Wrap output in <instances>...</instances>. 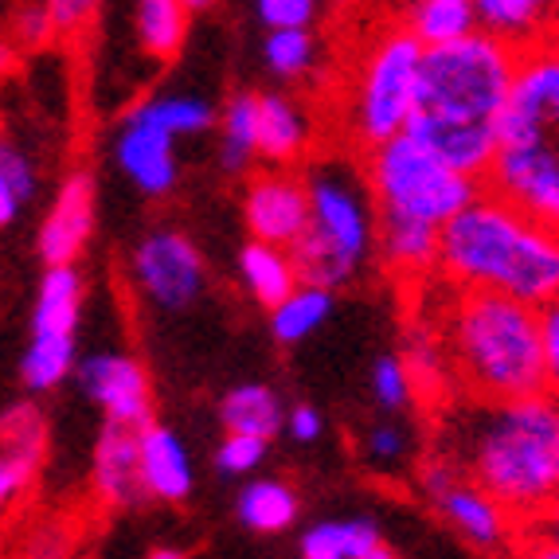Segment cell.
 <instances>
[{
  "instance_id": "cell-4",
  "label": "cell",
  "mask_w": 559,
  "mask_h": 559,
  "mask_svg": "<svg viewBox=\"0 0 559 559\" xmlns=\"http://www.w3.org/2000/svg\"><path fill=\"white\" fill-rule=\"evenodd\" d=\"M439 278L493 289L524 306L559 298V231L481 188L439 231Z\"/></svg>"
},
{
  "instance_id": "cell-9",
  "label": "cell",
  "mask_w": 559,
  "mask_h": 559,
  "mask_svg": "<svg viewBox=\"0 0 559 559\" xmlns=\"http://www.w3.org/2000/svg\"><path fill=\"white\" fill-rule=\"evenodd\" d=\"M83 325V274L79 266H44L28 321V345L20 353V383L47 395L71 380L79 364Z\"/></svg>"
},
{
  "instance_id": "cell-7",
  "label": "cell",
  "mask_w": 559,
  "mask_h": 559,
  "mask_svg": "<svg viewBox=\"0 0 559 559\" xmlns=\"http://www.w3.org/2000/svg\"><path fill=\"white\" fill-rule=\"evenodd\" d=\"M427 47L411 36L403 20L376 24L364 36L353 67H348L345 86V114L341 130L353 153H364L395 138L407 126L411 98H415V79Z\"/></svg>"
},
{
  "instance_id": "cell-25",
  "label": "cell",
  "mask_w": 559,
  "mask_h": 559,
  "mask_svg": "<svg viewBox=\"0 0 559 559\" xmlns=\"http://www.w3.org/2000/svg\"><path fill=\"white\" fill-rule=\"evenodd\" d=\"M259 160V94H235L224 110V145L219 165L227 177H247Z\"/></svg>"
},
{
  "instance_id": "cell-19",
  "label": "cell",
  "mask_w": 559,
  "mask_h": 559,
  "mask_svg": "<svg viewBox=\"0 0 559 559\" xmlns=\"http://www.w3.org/2000/svg\"><path fill=\"white\" fill-rule=\"evenodd\" d=\"M313 126L306 110L286 94H259V160L271 168L298 165L309 150Z\"/></svg>"
},
{
  "instance_id": "cell-16",
  "label": "cell",
  "mask_w": 559,
  "mask_h": 559,
  "mask_svg": "<svg viewBox=\"0 0 559 559\" xmlns=\"http://www.w3.org/2000/svg\"><path fill=\"white\" fill-rule=\"evenodd\" d=\"M138 469L145 501L180 504L192 493V457L177 439V430L165 423L153 419L138 430Z\"/></svg>"
},
{
  "instance_id": "cell-35",
  "label": "cell",
  "mask_w": 559,
  "mask_h": 559,
  "mask_svg": "<svg viewBox=\"0 0 559 559\" xmlns=\"http://www.w3.org/2000/svg\"><path fill=\"white\" fill-rule=\"evenodd\" d=\"M262 28H309L318 16V0H254Z\"/></svg>"
},
{
  "instance_id": "cell-28",
  "label": "cell",
  "mask_w": 559,
  "mask_h": 559,
  "mask_svg": "<svg viewBox=\"0 0 559 559\" xmlns=\"http://www.w3.org/2000/svg\"><path fill=\"white\" fill-rule=\"evenodd\" d=\"M383 544L372 521H321L301 536V559H364Z\"/></svg>"
},
{
  "instance_id": "cell-34",
  "label": "cell",
  "mask_w": 559,
  "mask_h": 559,
  "mask_svg": "<svg viewBox=\"0 0 559 559\" xmlns=\"http://www.w3.org/2000/svg\"><path fill=\"white\" fill-rule=\"evenodd\" d=\"M262 457H266V442L251 439V435H227L215 450V469H224L231 477L251 474V469L262 466Z\"/></svg>"
},
{
  "instance_id": "cell-2",
  "label": "cell",
  "mask_w": 559,
  "mask_h": 559,
  "mask_svg": "<svg viewBox=\"0 0 559 559\" xmlns=\"http://www.w3.org/2000/svg\"><path fill=\"white\" fill-rule=\"evenodd\" d=\"M521 47L489 32L427 47L403 133L466 177L485 180L497 153L501 114L513 91Z\"/></svg>"
},
{
  "instance_id": "cell-1",
  "label": "cell",
  "mask_w": 559,
  "mask_h": 559,
  "mask_svg": "<svg viewBox=\"0 0 559 559\" xmlns=\"http://www.w3.org/2000/svg\"><path fill=\"white\" fill-rule=\"evenodd\" d=\"M435 419V454L493 497L516 528H532L559 493V400L528 392L513 400L454 395Z\"/></svg>"
},
{
  "instance_id": "cell-46",
  "label": "cell",
  "mask_w": 559,
  "mask_h": 559,
  "mask_svg": "<svg viewBox=\"0 0 559 559\" xmlns=\"http://www.w3.org/2000/svg\"><path fill=\"white\" fill-rule=\"evenodd\" d=\"M364 559H400V556H395V551L388 548V544H376V548L368 551V556H364Z\"/></svg>"
},
{
  "instance_id": "cell-10",
  "label": "cell",
  "mask_w": 559,
  "mask_h": 559,
  "mask_svg": "<svg viewBox=\"0 0 559 559\" xmlns=\"http://www.w3.org/2000/svg\"><path fill=\"white\" fill-rule=\"evenodd\" d=\"M133 286L157 309H185L204 294V254L185 231L157 227L133 247L130 259Z\"/></svg>"
},
{
  "instance_id": "cell-21",
  "label": "cell",
  "mask_w": 559,
  "mask_h": 559,
  "mask_svg": "<svg viewBox=\"0 0 559 559\" xmlns=\"http://www.w3.org/2000/svg\"><path fill=\"white\" fill-rule=\"evenodd\" d=\"M403 364H407L411 383H415V400H427L430 407H442V403L457 395L439 336L430 333L419 318L411 321V329H407V353H403Z\"/></svg>"
},
{
  "instance_id": "cell-37",
  "label": "cell",
  "mask_w": 559,
  "mask_h": 559,
  "mask_svg": "<svg viewBox=\"0 0 559 559\" xmlns=\"http://www.w3.org/2000/svg\"><path fill=\"white\" fill-rule=\"evenodd\" d=\"M540 348H544V392L559 400V298L540 306Z\"/></svg>"
},
{
  "instance_id": "cell-26",
  "label": "cell",
  "mask_w": 559,
  "mask_h": 559,
  "mask_svg": "<svg viewBox=\"0 0 559 559\" xmlns=\"http://www.w3.org/2000/svg\"><path fill=\"white\" fill-rule=\"evenodd\" d=\"M188 16L192 12L180 0H138L133 9V28H138V44L150 51L153 59H173L188 39Z\"/></svg>"
},
{
  "instance_id": "cell-39",
  "label": "cell",
  "mask_w": 559,
  "mask_h": 559,
  "mask_svg": "<svg viewBox=\"0 0 559 559\" xmlns=\"http://www.w3.org/2000/svg\"><path fill=\"white\" fill-rule=\"evenodd\" d=\"M407 454V435L395 423H380L368 430V457L372 462H400Z\"/></svg>"
},
{
  "instance_id": "cell-6",
  "label": "cell",
  "mask_w": 559,
  "mask_h": 559,
  "mask_svg": "<svg viewBox=\"0 0 559 559\" xmlns=\"http://www.w3.org/2000/svg\"><path fill=\"white\" fill-rule=\"evenodd\" d=\"M309 227L289 247L298 282L336 289L353 282L376 254V207L360 173V153L313 160L301 173Z\"/></svg>"
},
{
  "instance_id": "cell-49",
  "label": "cell",
  "mask_w": 559,
  "mask_h": 559,
  "mask_svg": "<svg viewBox=\"0 0 559 559\" xmlns=\"http://www.w3.org/2000/svg\"><path fill=\"white\" fill-rule=\"evenodd\" d=\"M548 36L559 39V0H551V28H548Z\"/></svg>"
},
{
  "instance_id": "cell-5",
  "label": "cell",
  "mask_w": 559,
  "mask_h": 559,
  "mask_svg": "<svg viewBox=\"0 0 559 559\" xmlns=\"http://www.w3.org/2000/svg\"><path fill=\"white\" fill-rule=\"evenodd\" d=\"M485 188L559 231V39L521 47Z\"/></svg>"
},
{
  "instance_id": "cell-44",
  "label": "cell",
  "mask_w": 559,
  "mask_h": 559,
  "mask_svg": "<svg viewBox=\"0 0 559 559\" xmlns=\"http://www.w3.org/2000/svg\"><path fill=\"white\" fill-rule=\"evenodd\" d=\"M24 200H20V192L16 188H12V180L4 177V168H0V231H4V227H12L20 219V212H24Z\"/></svg>"
},
{
  "instance_id": "cell-30",
  "label": "cell",
  "mask_w": 559,
  "mask_h": 559,
  "mask_svg": "<svg viewBox=\"0 0 559 559\" xmlns=\"http://www.w3.org/2000/svg\"><path fill=\"white\" fill-rule=\"evenodd\" d=\"M262 59L282 83H301L318 67V39L309 28H274L262 39Z\"/></svg>"
},
{
  "instance_id": "cell-48",
  "label": "cell",
  "mask_w": 559,
  "mask_h": 559,
  "mask_svg": "<svg viewBox=\"0 0 559 559\" xmlns=\"http://www.w3.org/2000/svg\"><path fill=\"white\" fill-rule=\"evenodd\" d=\"M180 4H185L188 12H204V9H212L215 0H180Z\"/></svg>"
},
{
  "instance_id": "cell-23",
  "label": "cell",
  "mask_w": 559,
  "mask_h": 559,
  "mask_svg": "<svg viewBox=\"0 0 559 559\" xmlns=\"http://www.w3.org/2000/svg\"><path fill=\"white\" fill-rule=\"evenodd\" d=\"M219 419L227 435H251V439L271 442L282 430V403L266 383H239L219 403Z\"/></svg>"
},
{
  "instance_id": "cell-43",
  "label": "cell",
  "mask_w": 559,
  "mask_h": 559,
  "mask_svg": "<svg viewBox=\"0 0 559 559\" xmlns=\"http://www.w3.org/2000/svg\"><path fill=\"white\" fill-rule=\"evenodd\" d=\"M504 559H559V548L551 540H544L540 532L521 528L516 532L513 548L504 551Z\"/></svg>"
},
{
  "instance_id": "cell-42",
  "label": "cell",
  "mask_w": 559,
  "mask_h": 559,
  "mask_svg": "<svg viewBox=\"0 0 559 559\" xmlns=\"http://www.w3.org/2000/svg\"><path fill=\"white\" fill-rule=\"evenodd\" d=\"M289 439L294 442H313L321 439V430H325V419H321V411L318 407H309V403H298V407L289 411Z\"/></svg>"
},
{
  "instance_id": "cell-29",
  "label": "cell",
  "mask_w": 559,
  "mask_h": 559,
  "mask_svg": "<svg viewBox=\"0 0 559 559\" xmlns=\"http://www.w3.org/2000/svg\"><path fill=\"white\" fill-rule=\"evenodd\" d=\"M298 493L286 481H251L239 493V521L251 532L274 536L298 521Z\"/></svg>"
},
{
  "instance_id": "cell-12",
  "label": "cell",
  "mask_w": 559,
  "mask_h": 559,
  "mask_svg": "<svg viewBox=\"0 0 559 559\" xmlns=\"http://www.w3.org/2000/svg\"><path fill=\"white\" fill-rule=\"evenodd\" d=\"M114 160L121 177H130L133 188L150 200L168 197L180 180L177 138L145 110V103H138L121 118L118 138H114Z\"/></svg>"
},
{
  "instance_id": "cell-11",
  "label": "cell",
  "mask_w": 559,
  "mask_h": 559,
  "mask_svg": "<svg viewBox=\"0 0 559 559\" xmlns=\"http://www.w3.org/2000/svg\"><path fill=\"white\" fill-rule=\"evenodd\" d=\"M71 380L79 383V392L94 407L103 411L106 423H121V427H138V430L145 423H153V383L138 356L130 353L79 356Z\"/></svg>"
},
{
  "instance_id": "cell-22",
  "label": "cell",
  "mask_w": 559,
  "mask_h": 559,
  "mask_svg": "<svg viewBox=\"0 0 559 559\" xmlns=\"http://www.w3.org/2000/svg\"><path fill=\"white\" fill-rule=\"evenodd\" d=\"M239 278L247 294L266 309H274L289 289L298 286V271H294V259H289L286 247L259 239H251L239 251Z\"/></svg>"
},
{
  "instance_id": "cell-13",
  "label": "cell",
  "mask_w": 559,
  "mask_h": 559,
  "mask_svg": "<svg viewBox=\"0 0 559 559\" xmlns=\"http://www.w3.org/2000/svg\"><path fill=\"white\" fill-rule=\"evenodd\" d=\"M242 219H247L251 239L274 242V247H286L289 251L309 227V192L301 173L266 168V173L247 177Z\"/></svg>"
},
{
  "instance_id": "cell-38",
  "label": "cell",
  "mask_w": 559,
  "mask_h": 559,
  "mask_svg": "<svg viewBox=\"0 0 559 559\" xmlns=\"http://www.w3.org/2000/svg\"><path fill=\"white\" fill-rule=\"evenodd\" d=\"M39 4H44L47 20H51V28H56L59 36L83 32L94 20V12H98V0H39Z\"/></svg>"
},
{
  "instance_id": "cell-17",
  "label": "cell",
  "mask_w": 559,
  "mask_h": 559,
  "mask_svg": "<svg viewBox=\"0 0 559 559\" xmlns=\"http://www.w3.org/2000/svg\"><path fill=\"white\" fill-rule=\"evenodd\" d=\"M435 504H439L442 516H447L474 548L493 551V556H504V551L513 548L516 532H521L513 524V516L504 513L501 504L485 493V489H477L474 481H466V477H457Z\"/></svg>"
},
{
  "instance_id": "cell-36",
  "label": "cell",
  "mask_w": 559,
  "mask_h": 559,
  "mask_svg": "<svg viewBox=\"0 0 559 559\" xmlns=\"http://www.w3.org/2000/svg\"><path fill=\"white\" fill-rule=\"evenodd\" d=\"M0 168H4V177L12 180V188L20 192V200L24 204H32L39 192V168L32 165V157L24 150H20L16 141L0 138Z\"/></svg>"
},
{
  "instance_id": "cell-32",
  "label": "cell",
  "mask_w": 559,
  "mask_h": 559,
  "mask_svg": "<svg viewBox=\"0 0 559 559\" xmlns=\"http://www.w3.org/2000/svg\"><path fill=\"white\" fill-rule=\"evenodd\" d=\"M145 110L165 126L173 138H197L215 126V106L197 94H165V98H145Z\"/></svg>"
},
{
  "instance_id": "cell-41",
  "label": "cell",
  "mask_w": 559,
  "mask_h": 559,
  "mask_svg": "<svg viewBox=\"0 0 559 559\" xmlns=\"http://www.w3.org/2000/svg\"><path fill=\"white\" fill-rule=\"evenodd\" d=\"M24 559H71V528H47L28 544Z\"/></svg>"
},
{
  "instance_id": "cell-8",
  "label": "cell",
  "mask_w": 559,
  "mask_h": 559,
  "mask_svg": "<svg viewBox=\"0 0 559 559\" xmlns=\"http://www.w3.org/2000/svg\"><path fill=\"white\" fill-rule=\"evenodd\" d=\"M360 173L372 197L376 215L395 219H419V224L442 227L454 219L469 200L485 188V180L457 173L442 157L423 150L407 133L380 141L360 153Z\"/></svg>"
},
{
  "instance_id": "cell-18",
  "label": "cell",
  "mask_w": 559,
  "mask_h": 559,
  "mask_svg": "<svg viewBox=\"0 0 559 559\" xmlns=\"http://www.w3.org/2000/svg\"><path fill=\"white\" fill-rule=\"evenodd\" d=\"M439 231L442 227L419 224V219L376 215V251H380V262L403 286H419L430 274H439Z\"/></svg>"
},
{
  "instance_id": "cell-15",
  "label": "cell",
  "mask_w": 559,
  "mask_h": 559,
  "mask_svg": "<svg viewBox=\"0 0 559 559\" xmlns=\"http://www.w3.org/2000/svg\"><path fill=\"white\" fill-rule=\"evenodd\" d=\"M91 489L94 501L106 504V509H133V504L145 501L138 469V427L103 419V430H98L91 454Z\"/></svg>"
},
{
  "instance_id": "cell-27",
  "label": "cell",
  "mask_w": 559,
  "mask_h": 559,
  "mask_svg": "<svg viewBox=\"0 0 559 559\" xmlns=\"http://www.w3.org/2000/svg\"><path fill=\"white\" fill-rule=\"evenodd\" d=\"M329 313H333V289L298 282V286L289 289L286 298L271 309V329L282 345H298V341H306L309 333H318V329L325 325Z\"/></svg>"
},
{
  "instance_id": "cell-20",
  "label": "cell",
  "mask_w": 559,
  "mask_h": 559,
  "mask_svg": "<svg viewBox=\"0 0 559 559\" xmlns=\"http://www.w3.org/2000/svg\"><path fill=\"white\" fill-rule=\"evenodd\" d=\"M477 28L513 47H528L548 36L551 0H474Z\"/></svg>"
},
{
  "instance_id": "cell-40",
  "label": "cell",
  "mask_w": 559,
  "mask_h": 559,
  "mask_svg": "<svg viewBox=\"0 0 559 559\" xmlns=\"http://www.w3.org/2000/svg\"><path fill=\"white\" fill-rule=\"evenodd\" d=\"M16 36H20V44H28V47H44L47 39L56 36V28H51V20H47L44 4H32V9L20 12Z\"/></svg>"
},
{
  "instance_id": "cell-14",
  "label": "cell",
  "mask_w": 559,
  "mask_h": 559,
  "mask_svg": "<svg viewBox=\"0 0 559 559\" xmlns=\"http://www.w3.org/2000/svg\"><path fill=\"white\" fill-rule=\"evenodd\" d=\"M94 235V177L86 168L67 173L56 188V200L44 212L36 231V251L44 266H79Z\"/></svg>"
},
{
  "instance_id": "cell-3",
  "label": "cell",
  "mask_w": 559,
  "mask_h": 559,
  "mask_svg": "<svg viewBox=\"0 0 559 559\" xmlns=\"http://www.w3.org/2000/svg\"><path fill=\"white\" fill-rule=\"evenodd\" d=\"M430 309L415 318L439 336L457 395L513 400L544 392L540 309L493 289H469L430 274L415 286Z\"/></svg>"
},
{
  "instance_id": "cell-33",
  "label": "cell",
  "mask_w": 559,
  "mask_h": 559,
  "mask_svg": "<svg viewBox=\"0 0 559 559\" xmlns=\"http://www.w3.org/2000/svg\"><path fill=\"white\" fill-rule=\"evenodd\" d=\"M372 395L383 411H403L407 403H415V383L403 356H380L372 368Z\"/></svg>"
},
{
  "instance_id": "cell-31",
  "label": "cell",
  "mask_w": 559,
  "mask_h": 559,
  "mask_svg": "<svg viewBox=\"0 0 559 559\" xmlns=\"http://www.w3.org/2000/svg\"><path fill=\"white\" fill-rule=\"evenodd\" d=\"M47 447H16V442H0V516H9L24 493L36 481L39 466H44Z\"/></svg>"
},
{
  "instance_id": "cell-24",
  "label": "cell",
  "mask_w": 559,
  "mask_h": 559,
  "mask_svg": "<svg viewBox=\"0 0 559 559\" xmlns=\"http://www.w3.org/2000/svg\"><path fill=\"white\" fill-rule=\"evenodd\" d=\"M403 24L423 47H442L477 32L474 0H411Z\"/></svg>"
},
{
  "instance_id": "cell-45",
  "label": "cell",
  "mask_w": 559,
  "mask_h": 559,
  "mask_svg": "<svg viewBox=\"0 0 559 559\" xmlns=\"http://www.w3.org/2000/svg\"><path fill=\"white\" fill-rule=\"evenodd\" d=\"M532 532H540L544 540H551L559 548V493L548 501V509H544L540 516H536V524H532Z\"/></svg>"
},
{
  "instance_id": "cell-47",
  "label": "cell",
  "mask_w": 559,
  "mask_h": 559,
  "mask_svg": "<svg viewBox=\"0 0 559 559\" xmlns=\"http://www.w3.org/2000/svg\"><path fill=\"white\" fill-rule=\"evenodd\" d=\"M150 559H185V551H177V548H157V551H150Z\"/></svg>"
}]
</instances>
